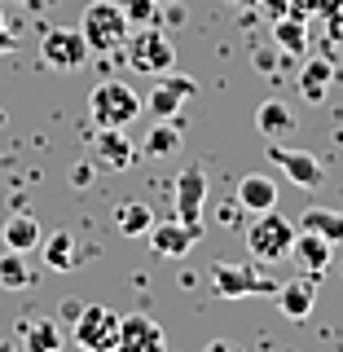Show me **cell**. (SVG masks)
Instances as JSON below:
<instances>
[{
    "label": "cell",
    "instance_id": "obj_25",
    "mask_svg": "<svg viewBox=\"0 0 343 352\" xmlns=\"http://www.w3.org/2000/svg\"><path fill=\"white\" fill-rule=\"evenodd\" d=\"M36 282V273H31L27 264V251H0V286L5 291H27V286Z\"/></svg>",
    "mask_w": 343,
    "mask_h": 352
},
{
    "label": "cell",
    "instance_id": "obj_8",
    "mask_svg": "<svg viewBox=\"0 0 343 352\" xmlns=\"http://www.w3.org/2000/svg\"><path fill=\"white\" fill-rule=\"evenodd\" d=\"M150 251L154 256H163V260H181V256H190L194 251V242L203 238V225H185V220H154L150 225Z\"/></svg>",
    "mask_w": 343,
    "mask_h": 352
},
{
    "label": "cell",
    "instance_id": "obj_3",
    "mask_svg": "<svg viewBox=\"0 0 343 352\" xmlns=\"http://www.w3.org/2000/svg\"><path fill=\"white\" fill-rule=\"evenodd\" d=\"M295 234H300V225H291L286 216H278V212L269 207V212H260V216L247 225V251H251L260 264H278V260L291 256Z\"/></svg>",
    "mask_w": 343,
    "mask_h": 352
},
{
    "label": "cell",
    "instance_id": "obj_28",
    "mask_svg": "<svg viewBox=\"0 0 343 352\" xmlns=\"http://www.w3.org/2000/svg\"><path fill=\"white\" fill-rule=\"evenodd\" d=\"M93 181H97V168H93V163H75V172H71V185H75V190H88Z\"/></svg>",
    "mask_w": 343,
    "mask_h": 352
},
{
    "label": "cell",
    "instance_id": "obj_5",
    "mask_svg": "<svg viewBox=\"0 0 343 352\" xmlns=\"http://www.w3.org/2000/svg\"><path fill=\"white\" fill-rule=\"evenodd\" d=\"M212 291L220 300H247V295H278V282H273L269 273H260L256 264L216 260L212 264Z\"/></svg>",
    "mask_w": 343,
    "mask_h": 352
},
{
    "label": "cell",
    "instance_id": "obj_19",
    "mask_svg": "<svg viewBox=\"0 0 343 352\" xmlns=\"http://www.w3.org/2000/svg\"><path fill=\"white\" fill-rule=\"evenodd\" d=\"M80 242H75L66 229H58V234H49V238H40V256H44V264H49L53 273H71L75 264H80Z\"/></svg>",
    "mask_w": 343,
    "mask_h": 352
},
{
    "label": "cell",
    "instance_id": "obj_9",
    "mask_svg": "<svg viewBox=\"0 0 343 352\" xmlns=\"http://www.w3.org/2000/svg\"><path fill=\"white\" fill-rule=\"evenodd\" d=\"M198 93V84L190 80V75H181V71H168V75H159V84L150 88V97H146V110L154 119H176L181 115V106L190 102V97Z\"/></svg>",
    "mask_w": 343,
    "mask_h": 352
},
{
    "label": "cell",
    "instance_id": "obj_6",
    "mask_svg": "<svg viewBox=\"0 0 343 352\" xmlns=\"http://www.w3.org/2000/svg\"><path fill=\"white\" fill-rule=\"evenodd\" d=\"M119 317L110 304H84V313L75 317V344H80L84 352H115L119 344Z\"/></svg>",
    "mask_w": 343,
    "mask_h": 352
},
{
    "label": "cell",
    "instance_id": "obj_15",
    "mask_svg": "<svg viewBox=\"0 0 343 352\" xmlns=\"http://www.w3.org/2000/svg\"><path fill=\"white\" fill-rule=\"evenodd\" d=\"M238 207H242V212H251V216L278 207V181L264 176V172H247L238 181Z\"/></svg>",
    "mask_w": 343,
    "mask_h": 352
},
{
    "label": "cell",
    "instance_id": "obj_30",
    "mask_svg": "<svg viewBox=\"0 0 343 352\" xmlns=\"http://www.w3.org/2000/svg\"><path fill=\"white\" fill-rule=\"evenodd\" d=\"M80 313H84V304H80V300H62V308H58V317H62L66 326H75V317H80Z\"/></svg>",
    "mask_w": 343,
    "mask_h": 352
},
{
    "label": "cell",
    "instance_id": "obj_31",
    "mask_svg": "<svg viewBox=\"0 0 343 352\" xmlns=\"http://www.w3.org/2000/svg\"><path fill=\"white\" fill-rule=\"evenodd\" d=\"M0 53H18V36H9V27H0Z\"/></svg>",
    "mask_w": 343,
    "mask_h": 352
},
{
    "label": "cell",
    "instance_id": "obj_36",
    "mask_svg": "<svg viewBox=\"0 0 343 352\" xmlns=\"http://www.w3.org/2000/svg\"><path fill=\"white\" fill-rule=\"evenodd\" d=\"M0 128H5V110H0Z\"/></svg>",
    "mask_w": 343,
    "mask_h": 352
},
{
    "label": "cell",
    "instance_id": "obj_26",
    "mask_svg": "<svg viewBox=\"0 0 343 352\" xmlns=\"http://www.w3.org/2000/svg\"><path fill=\"white\" fill-rule=\"evenodd\" d=\"M27 352H62V330L53 322H36L27 330Z\"/></svg>",
    "mask_w": 343,
    "mask_h": 352
},
{
    "label": "cell",
    "instance_id": "obj_21",
    "mask_svg": "<svg viewBox=\"0 0 343 352\" xmlns=\"http://www.w3.org/2000/svg\"><path fill=\"white\" fill-rule=\"evenodd\" d=\"M176 150H181V119H159V124L146 132L141 154H146V159H168Z\"/></svg>",
    "mask_w": 343,
    "mask_h": 352
},
{
    "label": "cell",
    "instance_id": "obj_14",
    "mask_svg": "<svg viewBox=\"0 0 343 352\" xmlns=\"http://www.w3.org/2000/svg\"><path fill=\"white\" fill-rule=\"evenodd\" d=\"M97 163L110 172H128L137 163V141L124 137V128H97Z\"/></svg>",
    "mask_w": 343,
    "mask_h": 352
},
{
    "label": "cell",
    "instance_id": "obj_24",
    "mask_svg": "<svg viewBox=\"0 0 343 352\" xmlns=\"http://www.w3.org/2000/svg\"><path fill=\"white\" fill-rule=\"evenodd\" d=\"M150 225H154V212L146 203H137V198H128V203H119V212H115V229L124 238H146L150 234Z\"/></svg>",
    "mask_w": 343,
    "mask_h": 352
},
{
    "label": "cell",
    "instance_id": "obj_2",
    "mask_svg": "<svg viewBox=\"0 0 343 352\" xmlns=\"http://www.w3.org/2000/svg\"><path fill=\"white\" fill-rule=\"evenodd\" d=\"M128 66L141 75H168L176 71V44L172 36L159 27V22H150V27H137V36L128 31Z\"/></svg>",
    "mask_w": 343,
    "mask_h": 352
},
{
    "label": "cell",
    "instance_id": "obj_35",
    "mask_svg": "<svg viewBox=\"0 0 343 352\" xmlns=\"http://www.w3.org/2000/svg\"><path fill=\"white\" fill-rule=\"evenodd\" d=\"M0 352H14V344H0Z\"/></svg>",
    "mask_w": 343,
    "mask_h": 352
},
{
    "label": "cell",
    "instance_id": "obj_4",
    "mask_svg": "<svg viewBox=\"0 0 343 352\" xmlns=\"http://www.w3.org/2000/svg\"><path fill=\"white\" fill-rule=\"evenodd\" d=\"M80 36L88 44V53H110L128 40V18L115 0H93L80 18Z\"/></svg>",
    "mask_w": 343,
    "mask_h": 352
},
{
    "label": "cell",
    "instance_id": "obj_18",
    "mask_svg": "<svg viewBox=\"0 0 343 352\" xmlns=\"http://www.w3.org/2000/svg\"><path fill=\"white\" fill-rule=\"evenodd\" d=\"M256 128H260V137H269V141L291 137L295 132V110L286 102H278V97H269V102H260V110H256Z\"/></svg>",
    "mask_w": 343,
    "mask_h": 352
},
{
    "label": "cell",
    "instance_id": "obj_22",
    "mask_svg": "<svg viewBox=\"0 0 343 352\" xmlns=\"http://www.w3.org/2000/svg\"><path fill=\"white\" fill-rule=\"evenodd\" d=\"M330 84H335V66H330L326 58L304 62V71H300V93L308 97V102H326Z\"/></svg>",
    "mask_w": 343,
    "mask_h": 352
},
{
    "label": "cell",
    "instance_id": "obj_11",
    "mask_svg": "<svg viewBox=\"0 0 343 352\" xmlns=\"http://www.w3.org/2000/svg\"><path fill=\"white\" fill-rule=\"evenodd\" d=\"M203 203H207V168L190 163L176 176V220L185 225H203Z\"/></svg>",
    "mask_w": 343,
    "mask_h": 352
},
{
    "label": "cell",
    "instance_id": "obj_20",
    "mask_svg": "<svg viewBox=\"0 0 343 352\" xmlns=\"http://www.w3.org/2000/svg\"><path fill=\"white\" fill-rule=\"evenodd\" d=\"M273 44H278L286 58H304V53H308V27H304V18H295V14L273 18Z\"/></svg>",
    "mask_w": 343,
    "mask_h": 352
},
{
    "label": "cell",
    "instance_id": "obj_23",
    "mask_svg": "<svg viewBox=\"0 0 343 352\" xmlns=\"http://www.w3.org/2000/svg\"><path fill=\"white\" fill-rule=\"evenodd\" d=\"M300 229H308V234H322L326 242H343V212H335V207H308V212L300 216Z\"/></svg>",
    "mask_w": 343,
    "mask_h": 352
},
{
    "label": "cell",
    "instance_id": "obj_27",
    "mask_svg": "<svg viewBox=\"0 0 343 352\" xmlns=\"http://www.w3.org/2000/svg\"><path fill=\"white\" fill-rule=\"evenodd\" d=\"M119 9H124L128 27H150V22H159V0H119Z\"/></svg>",
    "mask_w": 343,
    "mask_h": 352
},
{
    "label": "cell",
    "instance_id": "obj_13",
    "mask_svg": "<svg viewBox=\"0 0 343 352\" xmlns=\"http://www.w3.org/2000/svg\"><path fill=\"white\" fill-rule=\"evenodd\" d=\"M273 300H278L282 317L304 322L317 304V273H300V278H291V282H278V295H273Z\"/></svg>",
    "mask_w": 343,
    "mask_h": 352
},
{
    "label": "cell",
    "instance_id": "obj_12",
    "mask_svg": "<svg viewBox=\"0 0 343 352\" xmlns=\"http://www.w3.org/2000/svg\"><path fill=\"white\" fill-rule=\"evenodd\" d=\"M269 159L278 163V168L291 176V185H300V190H317V185L326 181L322 163H317L308 150H286V146H278V141H269Z\"/></svg>",
    "mask_w": 343,
    "mask_h": 352
},
{
    "label": "cell",
    "instance_id": "obj_17",
    "mask_svg": "<svg viewBox=\"0 0 343 352\" xmlns=\"http://www.w3.org/2000/svg\"><path fill=\"white\" fill-rule=\"evenodd\" d=\"M40 238H44V229H40V220L31 216V212H18V216H9L5 225H0V242H5L9 251H36L40 247Z\"/></svg>",
    "mask_w": 343,
    "mask_h": 352
},
{
    "label": "cell",
    "instance_id": "obj_33",
    "mask_svg": "<svg viewBox=\"0 0 343 352\" xmlns=\"http://www.w3.org/2000/svg\"><path fill=\"white\" fill-rule=\"evenodd\" d=\"M168 18H172V27H176V22H185V9H181V5H176V0H172V9H168Z\"/></svg>",
    "mask_w": 343,
    "mask_h": 352
},
{
    "label": "cell",
    "instance_id": "obj_39",
    "mask_svg": "<svg viewBox=\"0 0 343 352\" xmlns=\"http://www.w3.org/2000/svg\"><path fill=\"white\" fill-rule=\"evenodd\" d=\"M238 5H242V0H238Z\"/></svg>",
    "mask_w": 343,
    "mask_h": 352
},
{
    "label": "cell",
    "instance_id": "obj_29",
    "mask_svg": "<svg viewBox=\"0 0 343 352\" xmlns=\"http://www.w3.org/2000/svg\"><path fill=\"white\" fill-rule=\"evenodd\" d=\"M251 5H260L269 18H282V14H291V0H251Z\"/></svg>",
    "mask_w": 343,
    "mask_h": 352
},
{
    "label": "cell",
    "instance_id": "obj_1",
    "mask_svg": "<svg viewBox=\"0 0 343 352\" xmlns=\"http://www.w3.org/2000/svg\"><path fill=\"white\" fill-rule=\"evenodd\" d=\"M146 110V97H137L124 80H102L88 93V115L97 128H128Z\"/></svg>",
    "mask_w": 343,
    "mask_h": 352
},
{
    "label": "cell",
    "instance_id": "obj_16",
    "mask_svg": "<svg viewBox=\"0 0 343 352\" xmlns=\"http://www.w3.org/2000/svg\"><path fill=\"white\" fill-rule=\"evenodd\" d=\"M330 256H335V242H326L322 234H308V229H300L291 242V260L300 264L304 273H326L330 269Z\"/></svg>",
    "mask_w": 343,
    "mask_h": 352
},
{
    "label": "cell",
    "instance_id": "obj_37",
    "mask_svg": "<svg viewBox=\"0 0 343 352\" xmlns=\"http://www.w3.org/2000/svg\"><path fill=\"white\" fill-rule=\"evenodd\" d=\"M159 5H172V0H159Z\"/></svg>",
    "mask_w": 343,
    "mask_h": 352
},
{
    "label": "cell",
    "instance_id": "obj_10",
    "mask_svg": "<svg viewBox=\"0 0 343 352\" xmlns=\"http://www.w3.org/2000/svg\"><path fill=\"white\" fill-rule=\"evenodd\" d=\"M115 352H168V335L163 326L146 313H128L119 317V344Z\"/></svg>",
    "mask_w": 343,
    "mask_h": 352
},
{
    "label": "cell",
    "instance_id": "obj_38",
    "mask_svg": "<svg viewBox=\"0 0 343 352\" xmlns=\"http://www.w3.org/2000/svg\"><path fill=\"white\" fill-rule=\"evenodd\" d=\"M22 5H31V0H22Z\"/></svg>",
    "mask_w": 343,
    "mask_h": 352
},
{
    "label": "cell",
    "instance_id": "obj_32",
    "mask_svg": "<svg viewBox=\"0 0 343 352\" xmlns=\"http://www.w3.org/2000/svg\"><path fill=\"white\" fill-rule=\"evenodd\" d=\"M238 212H242V207H238V198H234V203L220 212V220H225V225H238Z\"/></svg>",
    "mask_w": 343,
    "mask_h": 352
},
{
    "label": "cell",
    "instance_id": "obj_7",
    "mask_svg": "<svg viewBox=\"0 0 343 352\" xmlns=\"http://www.w3.org/2000/svg\"><path fill=\"white\" fill-rule=\"evenodd\" d=\"M40 62L53 66V71H80L88 62V44L80 36V27H53L40 36Z\"/></svg>",
    "mask_w": 343,
    "mask_h": 352
},
{
    "label": "cell",
    "instance_id": "obj_34",
    "mask_svg": "<svg viewBox=\"0 0 343 352\" xmlns=\"http://www.w3.org/2000/svg\"><path fill=\"white\" fill-rule=\"evenodd\" d=\"M203 352H234V348H229V344H225V339H212V344H207Z\"/></svg>",
    "mask_w": 343,
    "mask_h": 352
}]
</instances>
